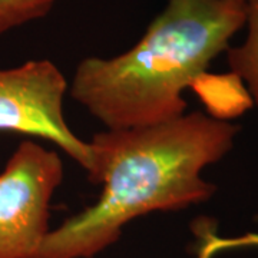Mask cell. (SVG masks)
Listing matches in <instances>:
<instances>
[{
  "mask_svg": "<svg viewBox=\"0 0 258 258\" xmlns=\"http://www.w3.org/2000/svg\"><path fill=\"white\" fill-rule=\"evenodd\" d=\"M238 131V125L192 112L159 125L93 135V184L102 185L101 195L49 231L35 258H93L138 217L208 201L217 188L201 174L230 152Z\"/></svg>",
  "mask_w": 258,
  "mask_h": 258,
  "instance_id": "6da1fadb",
  "label": "cell"
},
{
  "mask_svg": "<svg viewBox=\"0 0 258 258\" xmlns=\"http://www.w3.org/2000/svg\"><path fill=\"white\" fill-rule=\"evenodd\" d=\"M244 25L242 0H168L126 52L82 59L69 93L108 131L174 120L186 109L182 92Z\"/></svg>",
  "mask_w": 258,
  "mask_h": 258,
  "instance_id": "7a4b0ae2",
  "label": "cell"
},
{
  "mask_svg": "<svg viewBox=\"0 0 258 258\" xmlns=\"http://www.w3.org/2000/svg\"><path fill=\"white\" fill-rule=\"evenodd\" d=\"M69 83L49 59H33L0 69V132H16L53 142L68 157L96 176L89 142L75 135L64 118L63 99Z\"/></svg>",
  "mask_w": 258,
  "mask_h": 258,
  "instance_id": "3957f363",
  "label": "cell"
},
{
  "mask_svg": "<svg viewBox=\"0 0 258 258\" xmlns=\"http://www.w3.org/2000/svg\"><path fill=\"white\" fill-rule=\"evenodd\" d=\"M63 162L35 141L20 142L0 172V258H35L49 234L50 201Z\"/></svg>",
  "mask_w": 258,
  "mask_h": 258,
  "instance_id": "277c9868",
  "label": "cell"
},
{
  "mask_svg": "<svg viewBox=\"0 0 258 258\" xmlns=\"http://www.w3.org/2000/svg\"><path fill=\"white\" fill-rule=\"evenodd\" d=\"M245 8L247 39L237 47H228L231 74L247 85L251 102L258 108V0H242Z\"/></svg>",
  "mask_w": 258,
  "mask_h": 258,
  "instance_id": "5b68a950",
  "label": "cell"
},
{
  "mask_svg": "<svg viewBox=\"0 0 258 258\" xmlns=\"http://www.w3.org/2000/svg\"><path fill=\"white\" fill-rule=\"evenodd\" d=\"M56 0H0V36L46 16Z\"/></svg>",
  "mask_w": 258,
  "mask_h": 258,
  "instance_id": "8992f818",
  "label": "cell"
}]
</instances>
